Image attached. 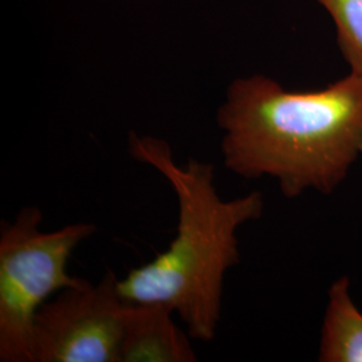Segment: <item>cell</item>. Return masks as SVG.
I'll return each mask as SVG.
<instances>
[{"label": "cell", "mask_w": 362, "mask_h": 362, "mask_svg": "<svg viewBox=\"0 0 362 362\" xmlns=\"http://www.w3.org/2000/svg\"><path fill=\"white\" fill-rule=\"evenodd\" d=\"M332 16L349 73L362 77V0H314Z\"/></svg>", "instance_id": "obj_7"}, {"label": "cell", "mask_w": 362, "mask_h": 362, "mask_svg": "<svg viewBox=\"0 0 362 362\" xmlns=\"http://www.w3.org/2000/svg\"><path fill=\"white\" fill-rule=\"evenodd\" d=\"M38 207H23L0 233V361L33 362V330L39 308L54 293L88 281L67 272L81 242L95 231L89 223L43 233Z\"/></svg>", "instance_id": "obj_3"}, {"label": "cell", "mask_w": 362, "mask_h": 362, "mask_svg": "<svg viewBox=\"0 0 362 362\" xmlns=\"http://www.w3.org/2000/svg\"><path fill=\"white\" fill-rule=\"evenodd\" d=\"M216 121L224 165L238 176L272 177L286 197L332 194L362 157V77L309 91L262 74L236 78Z\"/></svg>", "instance_id": "obj_1"}, {"label": "cell", "mask_w": 362, "mask_h": 362, "mask_svg": "<svg viewBox=\"0 0 362 362\" xmlns=\"http://www.w3.org/2000/svg\"><path fill=\"white\" fill-rule=\"evenodd\" d=\"M129 152L157 169L179 202L177 231L168 248L118 279L121 297L130 303H157L180 317L188 336L212 341L221 315L224 275L239 262L238 230L262 216L264 200L251 192L223 200L215 188V165L189 158L175 163L165 140L129 134Z\"/></svg>", "instance_id": "obj_2"}, {"label": "cell", "mask_w": 362, "mask_h": 362, "mask_svg": "<svg viewBox=\"0 0 362 362\" xmlns=\"http://www.w3.org/2000/svg\"><path fill=\"white\" fill-rule=\"evenodd\" d=\"M173 311L157 303H130L119 362H194L189 338L173 321Z\"/></svg>", "instance_id": "obj_5"}, {"label": "cell", "mask_w": 362, "mask_h": 362, "mask_svg": "<svg viewBox=\"0 0 362 362\" xmlns=\"http://www.w3.org/2000/svg\"><path fill=\"white\" fill-rule=\"evenodd\" d=\"M318 360L362 362V313L351 298L346 276L329 288Z\"/></svg>", "instance_id": "obj_6"}, {"label": "cell", "mask_w": 362, "mask_h": 362, "mask_svg": "<svg viewBox=\"0 0 362 362\" xmlns=\"http://www.w3.org/2000/svg\"><path fill=\"white\" fill-rule=\"evenodd\" d=\"M128 306L110 270L97 285L62 290L35 315L33 362H119Z\"/></svg>", "instance_id": "obj_4"}]
</instances>
